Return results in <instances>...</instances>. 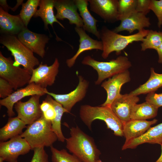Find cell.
Masks as SVG:
<instances>
[{
  "instance_id": "cell-27",
  "label": "cell",
  "mask_w": 162,
  "mask_h": 162,
  "mask_svg": "<svg viewBox=\"0 0 162 162\" xmlns=\"http://www.w3.org/2000/svg\"><path fill=\"white\" fill-rule=\"evenodd\" d=\"M158 108L146 101L140 104H136L133 108L131 119L146 120L153 118L157 115Z\"/></svg>"
},
{
  "instance_id": "cell-9",
  "label": "cell",
  "mask_w": 162,
  "mask_h": 162,
  "mask_svg": "<svg viewBox=\"0 0 162 162\" xmlns=\"http://www.w3.org/2000/svg\"><path fill=\"white\" fill-rule=\"evenodd\" d=\"M48 91L34 82L29 83L25 87L17 89L7 98L0 100L1 105L5 107L7 110V113L9 117L15 115L13 111L15 104L22 98L28 96L39 95L42 96L47 94Z\"/></svg>"
},
{
  "instance_id": "cell-26",
  "label": "cell",
  "mask_w": 162,
  "mask_h": 162,
  "mask_svg": "<svg viewBox=\"0 0 162 162\" xmlns=\"http://www.w3.org/2000/svg\"><path fill=\"white\" fill-rule=\"evenodd\" d=\"M162 87V74L155 72L153 68L150 69V76L148 80L144 84L131 91L130 94L137 96L142 94L154 92Z\"/></svg>"
},
{
  "instance_id": "cell-35",
  "label": "cell",
  "mask_w": 162,
  "mask_h": 162,
  "mask_svg": "<svg viewBox=\"0 0 162 162\" xmlns=\"http://www.w3.org/2000/svg\"><path fill=\"white\" fill-rule=\"evenodd\" d=\"M13 88L7 80L0 77V98H5L14 92Z\"/></svg>"
},
{
  "instance_id": "cell-11",
  "label": "cell",
  "mask_w": 162,
  "mask_h": 162,
  "mask_svg": "<svg viewBox=\"0 0 162 162\" xmlns=\"http://www.w3.org/2000/svg\"><path fill=\"white\" fill-rule=\"evenodd\" d=\"M78 84L75 89L68 94H58L48 92L47 94L61 104L69 113L73 107L85 97L89 82L82 76H79Z\"/></svg>"
},
{
  "instance_id": "cell-36",
  "label": "cell",
  "mask_w": 162,
  "mask_h": 162,
  "mask_svg": "<svg viewBox=\"0 0 162 162\" xmlns=\"http://www.w3.org/2000/svg\"><path fill=\"white\" fill-rule=\"evenodd\" d=\"M146 100L158 108L162 106V93L157 94L153 92L148 93L146 98Z\"/></svg>"
},
{
  "instance_id": "cell-30",
  "label": "cell",
  "mask_w": 162,
  "mask_h": 162,
  "mask_svg": "<svg viewBox=\"0 0 162 162\" xmlns=\"http://www.w3.org/2000/svg\"><path fill=\"white\" fill-rule=\"evenodd\" d=\"M136 4L137 0H118V21L136 12Z\"/></svg>"
},
{
  "instance_id": "cell-18",
  "label": "cell",
  "mask_w": 162,
  "mask_h": 162,
  "mask_svg": "<svg viewBox=\"0 0 162 162\" xmlns=\"http://www.w3.org/2000/svg\"><path fill=\"white\" fill-rule=\"evenodd\" d=\"M75 30L79 36L80 44L76 54L72 58L66 60V64L69 68L73 66L78 57L84 51L94 49L102 51L103 50L102 41L92 38L82 28L76 26Z\"/></svg>"
},
{
  "instance_id": "cell-24",
  "label": "cell",
  "mask_w": 162,
  "mask_h": 162,
  "mask_svg": "<svg viewBox=\"0 0 162 162\" xmlns=\"http://www.w3.org/2000/svg\"><path fill=\"white\" fill-rule=\"evenodd\" d=\"M26 124L22 121L16 117H10L5 125L0 129V142L20 135Z\"/></svg>"
},
{
  "instance_id": "cell-2",
  "label": "cell",
  "mask_w": 162,
  "mask_h": 162,
  "mask_svg": "<svg viewBox=\"0 0 162 162\" xmlns=\"http://www.w3.org/2000/svg\"><path fill=\"white\" fill-rule=\"evenodd\" d=\"M79 113L81 119L89 130H91L93 122L96 119H100L105 122L107 128L113 130L115 135L124 136L123 123L110 107L82 105L80 106Z\"/></svg>"
},
{
  "instance_id": "cell-21",
  "label": "cell",
  "mask_w": 162,
  "mask_h": 162,
  "mask_svg": "<svg viewBox=\"0 0 162 162\" xmlns=\"http://www.w3.org/2000/svg\"><path fill=\"white\" fill-rule=\"evenodd\" d=\"M157 121L155 119L151 121L130 119L123 123V132L125 142L142 135Z\"/></svg>"
},
{
  "instance_id": "cell-42",
  "label": "cell",
  "mask_w": 162,
  "mask_h": 162,
  "mask_svg": "<svg viewBox=\"0 0 162 162\" xmlns=\"http://www.w3.org/2000/svg\"><path fill=\"white\" fill-rule=\"evenodd\" d=\"M97 162H103V161H102L100 160V159L99 160H98L97 161Z\"/></svg>"
},
{
  "instance_id": "cell-17",
  "label": "cell",
  "mask_w": 162,
  "mask_h": 162,
  "mask_svg": "<svg viewBox=\"0 0 162 162\" xmlns=\"http://www.w3.org/2000/svg\"><path fill=\"white\" fill-rule=\"evenodd\" d=\"M139 100L140 98L137 96L130 93L121 94L114 100L110 107L118 117L124 123L131 119L133 108Z\"/></svg>"
},
{
  "instance_id": "cell-28",
  "label": "cell",
  "mask_w": 162,
  "mask_h": 162,
  "mask_svg": "<svg viewBox=\"0 0 162 162\" xmlns=\"http://www.w3.org/2000/svg\"><path fill=\"white\" fill-rule=\"evenodd\" d=\"M162 43V32L149 30L141 44V50L144 51L148 49L156 50Z\"/></svg>"
},
{
  "instance_id": "cell-32",
  "label": "cell",
  "mask_w": 162,
  "mask_h": 162,
  "mask_svg": "<svg viewBox=\"0 0 162 162\" xmlns=\"http://www.w3.org/2000/svg\"><path fill=\"white\" fill-rule=\"evenodd\" d=\"M40 107L43 115L46 120L51 121L55 118L56 112L51 104L44 100L40 104Z\"/></svg>"
},
{
  "instance_id": "cell-10",
  "label": "cell",
  "mask_w": 162,
  "mask_h": 162,
  "mask_svg": "<svg viewBox=\"0 0 162 162\" xmlns=\"http://www.w3.org/2000/svg\"><path fill=\"white\" fill-rule=\"evenodd\" d=\"M41 96L34 95L27 101L20 100L16 103L14 108L17 117L26 125H30L40 118L43 113L40 109V100Z\"/></svg>"
},
{
  "instance_id": "cell-8",
  "label": "cell",
  "mask_w": 162,
  "mask_h": 162,
  "mask_svg": "<svg viewBox=\"0 0 162 162\" xmlns=\"http://www.w3.org/2000/svg\"><path fill=\"white\" fill-rule=\"evenodd\" d=\"M31 149L26 140L20 135L0 142V157L7 162H18L20 155L28 153Z\"/></svg>"
},
{
  "instance_id": "cell-23",
  "label": "cell",
  "mask_w": 162,
  "mask_h": 162,
  "mask_svg": "<svg viewBox=\"0 0 162 162\" xmlns=\"http://www.w3.org/2000/svg\"><path fill=\"white\" fill-rule=\"evenodd\" d=\"M54 0H40L39 8L34 16V17H40L44 22V28L48 29V25H50L53 28V24L55 22L64 28L63 25L56 19L53 11Z\"/></svg>"
},
{
  "instance_id": "cell-14",
  "label": "cell",
  "mask_w": 162,
  "mask_h": 162,
  "mask_svg": "<svg viewBox=\"0 0 162 162\" xmlns=\"http://www.w3.org/2000/svg\"><path fill=\"white\" fill-rule=\"evenodd\" d=\"M20 41L33 52L43 58L45 55V48L50 38L44 34L33 32L27 28L24 29L17 35Z\"/></svg>"
},
{
  "instance_id": "cell-43",
  "label": "cell",
  "mask_w": 162,
  "mask_h": 162,
  "mask_svg": "<svg viewBox=\"0 0 162 162\" xmlns=\"http://www.w3.org/2000/svg\"></svg>"
},
{
  "instance_id": "cell-22",
  "label": "cell",
  "mask_w": 162,
  "mask_h": 162,
  "mask_svg": "<svg viewBox=\"0 0 162 162\" xmlns=\"http://www.w3.org/2000/svg\"><path fill=\"white\" fill-rule=\"evenodd\" d=\"M83 23L82 28L85 31L100 39L99 31L97 28V22L98 21L92 16L88 8V0H75Z\"/></svg>"
},
{
  "instance_id": "cell-19",
  "label": "cell",
  "mask_w": 162,
  "mask_h": 162,
  "mask_svg": "<svg viewBox=\"0 0 162 162\" xmlns=\"http://www.w3.org/2000/svg\"><path fill=\"white\" fill-rule=\"evenodd\" d=\"M150 25L149 18L142 13L136 11L122 20L119 25L113 31L118 33L126 31L130 34L136 30L141 31Z\"/></svg>"
},
{
  "instance_id": "cell-37",
  "label": "cell",
  "mask_w": 162,
  "mask_h": 162,
  "mask_svg": "<svg viewBox=\"0 0 162 162\" xmlns=\"http://www.w3.org/2000/svg\"><path fill=\"white\" fill-rule=\"evenodd\" d=\"M151 0H137L136 11L146 15L149 12Z\"/></svg>"
},
{
  "instance_id": "cell-39",
  "label": "cell",
  "mask_w": 162,
  "mask_h": 162,
  "mask_svg": "<svg viewBox=\"0 0 162 162\" xmlns=\"http://www.w3.org/2000/svg\"><path fill=\"white\" fill-rule=\"evenodd\" d=\"M156 50L157 51L158 55V62L159 63L162 64V43Z\"/></svg>"
},
{
  "instance_id": "cell-29",
  "label": "cell",
  "mask_w": 162,
  "mask_h": 162,
  "mask_svg": "<svg viewBox=\"0 0 162 162\" xmlns=\"http://www.w3.org/2000/svg\"><path fill=\"white\" fill-rule=\"evenodd\" d=\"M40 2V0H28L22 4V9L19 15L26 27L38 10Z\"/></svg>"
},
{
  "instance_id": "cell-4",
  "label": "cell",
  "mask_w": 162,
  "mask_h": 162,
  "mask_svg": "<svg viewBox=\"0 0 162 162\" xmlns=\"http://www.w3.org/2000/svg\"><path fill=\"white\" fill-rule=\"evenodd\" d=\"M28 142L32 149L36 148L50 147L58 138L52 128L51 121L41 117L28 125L20 135Z\"/></svg>"
},
{
  "instance_id": "cell-41",
  "label": "cell",
  "mask_w": 162,
  "mask_h": 162,
  "mask_svg": "<svg viewBox=\"0 0 162 162\" xmlns=\"http://www.w3.org/2000/svg\"><path fill=\"white\" fill-rule=\"evenodd\" d=\"M4 160L1 157H0V162H4Z\"/></svg>"
},
{
  "instance_id": "cell-38",
  "label": "cell",
  "mask_w": 162,
  "mask_h": 162,
  "mask_svg": "<svg viewBox=\"0 0 162 162\" xmlns=\"http://www.w3.org/2000/svg\"><path fill=\"white\" fill-rule=\"evenodd\" d=\"M0 7H1L3 10L5 11L8 12L10 9H12V8L9 6L7 2V1L5 0H0Z\"/></svg>"
},
{
  "instance_id": "cell-33",
  "label": "cell",
  "mask_w": 162,
  "mask_h": 162,
  "mask_svg": "<svg viewBox=\"0 0 162 162\" xmlns=\"http://www.w3.org/2000/svg\"><path fill=\"white\" fill-rule=\"evenodd\" d=\"M149 8L156 16L158 20V27L160 28L162 26V0H151Z\"/></svg>"
},
{
  "instance_id": "cell-34",
  "label": "cell",
  "mask_w": 162,
  "mask_h": 162,
  "mask_svg": "<svg viewBox=\"0 0 162 162\" xmlns=\"http://www.w3.org/2000/svg\"><path fill=\"white\" fill-rule=\"evenodd\" d=\"M33 150L34 154L30 162H49L48 155L44 147L36 148Z\"/></svg>"
},
{
  "instance_id": "cell-31",
  "label": "cell",
  "mask_w": 162,
  "mask_h": 162,
  "mask_svg": "<svg viewBox=\"0 0 162 162\" xmlns=\"http://www.w3.org/2000/svg\"><path fill=\"white\" fill-rule=\"evenodd\" d=\"M50 147L52 162H82L77 157L69 153L65 149L58 150L53 146Z\"/></svg>"
},
{
  "instance_id": "cell-13",
  "label": "cell",
  "mask_w": 162,
  "mask_h": 162,
  "mask_svg": "<svg viewBox=\"0 0 162 162\" xmlns=\"http://www.w3.org/2000/svg\"><path fill=\"white\" fill-rule=\"evenodd\" d=\"M54 7L57 10L55 16L57 19L63 20L66 19L70 24L82 28L83 20L77 12L75 0H54Z\"/></svg>"
},
{
  "instance_id": "cell-6",
  "label": "cell",
  "mask_w": 162,
  "mask_h": 162,
  "mask_svg": "<svg viewBox=\"0 0 162 162\" xmlns=\"http://www.w3.org/2000/svg\"><path fill=\"white\" fill-rule=\"evenodd\" d=\"M82 63L92 67L97 71L98 76L95 82L96 85L106 78L128 70L132 66L128 58L124 56H120L108 62H100L87 56L83 58Z\"/></svg>"
},
{
  "instance_id": "cell-1",
  "label": "cell",
  "mask_w": 162,
  "mask_h": 162,
  "mask_svg": "<svg viewBox=\"0 0 162 162\" xmlns=\"http://www.w3.org/2000/svg\"><path fill=\"white\" fill-rule=\"evenodd\" d=\"M70 136L66 139V148L82 162H97L101 152L94 140L78 126L70 129Z\"/></svg>"
},
{
  "instance_id": "cell-16",
  "label": "cell",
  "mask_w": 162,
  "mask_h": 162,
  "mask_svg": "<svg viewBox=\"0 0 162 162\" xmlns=\"http://www.w3.org/2000/svg\"><path fill=\"white\" fill-rule=\"evenodd\" d=\"M91 10L105 22L114 23L118 21L117 0H88Z\"/></svg>"
},
{
  "instance_id": "cell-20",
  "label": "cell",
  "mask_w": 162,
  "mask_h": 162,
  "mask_svg": "<svg viewBox=\"0 0 162 162\" xmlns=\"http://www.w3.org/2000/svg\"><path fill=\"white\" fill-rule=\"evenodd\" d=\"M26 27L19 15H13L0 7V31L1 34L18 35Z\"/></svg>"
},
{
  "instance_id": "cell-7",
  "label": "cell",
  "mask_w": 162,
  "mask_h": 162,
  "mask_svg": "<svg viewBox=\"0 0 162 162\" xmlns=\"http://www.w3.org/2000/svg\"><path fill=\"white\" fill-rule=\"evenodd\" d=\"M10 57L6 58L0 52V77L8 81L16 90L29 84L31 75L27 70L14 65Z\"/></svg>"
},
{
  "instance_id": "cell-12",
  "label": "cell",
  "mask_w": 162,
  "mask_h": 162,
  "mask_svg": "<svg viewBox=\"0 0 162 162\" xmlns=\"http://www.w3.org/2000/svg\"><path fill=\"white\" fill-rule=\"evenodd\" d=\"M59 66V63L57 58L50 66L41 63L33 70L29 83L34 82L45 88L52 86L55 83Z\"/></svg>"
},
{
  "instance_id": "cell-3",
  "label": "cell",
  "mask_w": 162,
  "mask_h": 162,
  "mask_svg": "<svg viewBox=\"0 0 162 162\" xmlns=\"http://www.w3.org/2000/svg\"><path fill=\"white\" fill-rule=\"evenodd\" d=\"M149 30L144 29L134 34L124 35L116 33L105 26L103 27L99 31L100 39L103 45L102 57L106 59L113 52H115L117 55H119L129 44L135 41L142 42Z\"/></svg>"
},
{
  "instance_id": "cell-5",
  "label": "cell",
  "mask_w": 162,
  "mask_h": 162,
  "mask_svg": "<svg viewBox=\"0 0 162 162\" xmlns=\"http://www.w3.org/2000/svg\"><path fill=\"white\" fill-rule=\"evenodd\" d=\"M0 43L10 51L14 56V65L18 66L22 65L32 75L34 67L40 64L39 60L34 55L33 52L16 35L1 34Z\"/></svg>"
},
{
  "instance_id": "cell-40",
  "label": "cell",
  "mask_w": 162,
  "mask_h": 162,
  "mask_svg": "<svg viewBox=\"0 0 162 162\" xmlns=\"http://www.w3.org/2000/svg\"><path fill=\"white\" fill-rule=\"evenodd\" d=\"M161 153L159 158L155 162H162V145H161Z\"/></svg>"
},
{
  "instance_id": "cell-25",
  "label": "cell",
  "mask_w": 162,
  "mask_h": 162,
  "mask_svg": "<svg viewBox=\"0 0 162 162\" xmlns=\"http://www.w3.org/2000/svg\"><path fill=\"white\" fill-rule=\"evenodd\" d=\"M47 94L44 100L51 104L53 106L56 113L55 118L51 121L52 130L57 136L58 140L64 142L65 141L66 138L64 137L62 132L61 121L63 114L65 112L68 113V112L61 104L54 99L50 95Z\"/></svg>"
},
{
  "instance_id": "cell-15",
  "label": "cell",
  "mask_w": 162,
  "mask_h": 162,
  "mask_svg": "<svg viewBox=\"0 0 162 162\" xmlns=\"http://www.w3.org/2000/svg\"><path fill=\"white\" fill-rule=\"evenodd\" d=\"M130 80V73L128 70L103 82L101 86L106 90L107 97L105 102L100 106L110 107L114 100L121 94L120 92L122 85Z\"/></svg>"
}]
</instances>
